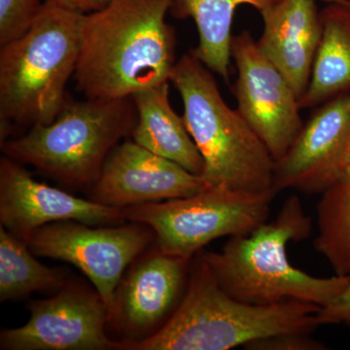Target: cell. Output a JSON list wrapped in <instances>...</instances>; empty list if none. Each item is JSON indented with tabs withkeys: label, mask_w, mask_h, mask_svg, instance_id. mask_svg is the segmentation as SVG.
Instances as JSON below:
<instances>
[{
	"label": "cell",
	"mask_w": 350,
	"mask_h": 350,
	"mask_svg": "<svg viewBox=\"0 0 350 350\" xmlns=\"http://www.w3.org/2000/svg\"><path fill=\"white\" fill-rule=\"evenodd\" d=\"M68 10L80 14H89L103 8L110 0H44Z\"/></svg>",
	"instance_id": "cb8c5ba5"
},
{
	"label": "cell",
	"mask_w": 350,
	"mask_h": 350,
	"mask_svg": "<svg viewBox=\"0 0 350 350\" xmlns=\"http://www.w3.org/2000/svg\"><path fill=\"white\" fill-rule=\"evenodd\" d=\"M280 0H174L170 14L176 19H192L199 42L191 51L200 62L229 81L232 22L237 9L250 5L259 14Z\"/></svg>",
	"instance_id": "ac0fdd59"
},
{
	"label": "cell",
	"mask_w": 350,
	"mask_h": 350,
	"mask_svg": "<svg viewBox=\"0 0 350 350\" xmlns=\"http://www.w3.org/2000/svg\"><path fill=\"white\" fill-rule=\"evenodd\" d=\"M155 241L153 230L140 223L94 228L61 221L36 230L25 243L34 255L68 262L79 269L105 301L111 319L126 268Z\"/></svg>",
	"instance_id": "ba28073f"
},
{
	"label": "cell",
	"mask_w": 350,
	"mask_h": 350,
	"mask_svg": "<svg viewBox=\"0 0 350 350\" xmlns=\"http://www.w3.org/2000/svg\"><path fill=\"white\" fill-rule=\"evenodd\" d=\"M192 261L185 293L167 322L148 337L123 340L121 349L229 350L280 334H312L320 326L319 306L244 303L220 287L200 252Z\"/></svg>",
	"instance_id": "7a4b0ae2"
},
{
	"label": "cell",
	"mask_w": 350,
	"mask_h": 350,
	"mask_svg": "<svg viewBox=\"0 0 350 350\" xmlns=\"http://www.w3.org/2000/svg\"><path fill=\"white\" fill-rule=\"evenodd\" d=\"M33 254L24 241L0 227V301L59 291L68 284L66 273L41 264Z\"/></svg>",
	"instance_id": "d6986e66"
},
{
	"label": "cell",
	"mask_w": 350,
	"mask_h": 350,
	"mask_svg": "<svg viewBox=\"0 0 350 350\" xmlns=\"http://www.w3.org/2000/svg\"><path fill=\"white\" fill-rule=\"evenodd\" d=\"M247 350H325L326 345L308 333H287L255 340L243 347Z\"/></svg>",
	"instance_id": "7402d4cb"
},
{
	"label": "cell",
	"mask_w": 350,
	"mask_h": 350,
	"mask_svg": "<svg viewBox=\"0 0 350 350\" xmlns=\"http://www.w3.org/2000/svg\"><path fill=\"white\" fill-rule=\"evenodd\" d=\"M213 73L190 52L176 62L170 78L183 103L186 128L204 160L202 176L209 186L275 192V161L238 109L226 103Z\"/></svg>",
	"instance_id": "5b68a950"
},
{
	"label": "cell",
	"mask_w": 350,
	"mask_h": 350,
	"mask_svg": "<svg viewBox=\"0 0 350 350\" xmlns=\"http://www.w3.org/2000/svg\"><path fill=\"white\" fill-rule=\"evenodd\" d=\"M137 121L131 98L68 100L52 123L7 139L1 150L66 185L92 187L109 154L131 135Z\"/></svg>",
	"instance_id": "8992f818"
},
{
	"label": "cell",
	"mask_w": 350,
	"mask_h": 350,
	"mask_svg": "<svg viewBox=\"0 0 350 350\" xmlns=\"http://www.w3.org/2000/svg\"><path fill=\"white\" fill-rule=\"evenodd\" d=\"M192 260L158 247L138 260L120 282L110 322L135 337L169 319L185 293Z\"/></svg>",
	"instance_id": "5bb4252c"
},
{
	"label": "cell",
	"mask_w": 350,
	"mask_h": 350,
	"mask_svg": "<svg viewBox=\"0 0 350 350\" xmlns=\"http://www.w3.org/2000/svg\"><path fill=\"white\" fill-rule=\"evenodd\" d=\"M347 1H349V3H350V0H347Z\"/></svg>",
	"instance_id": "d4e9b609"
},
{
	"label": "cell",
	"mask_w": 350,
	"mask_h": 350,
	"mask_svg": "<svg viewBox=\"0 0 350 350\" xmlns=\"http://www.w3.org/2000/svg\"><path fill=\"white\" fill-rule=\"evenodd\" d=\"M276 195L244 192L220 184L189 197L122 211L126 220L153 230L157 247L163 253L193 259L211 241L250 234L267 222Z\"/></svg>",
	"instance_id": "52a82bcc"
},
{
	"label": "cell",
	"mask_w": 350,
	"mask_h": 350,
	"mask_svg": "<svg viewBox=\"0 0 350 350\" xmlns=\"http://www.w3.org/2000/svg\"><path fill=\"white\" fill-rule=\"evenodd\" d=\"M317 317L320 326L344 325L350 328V275L345 289L330 303L320 306Z\"/></svg>",
	"instance_id": "603a6c76"
},
{
	"label": "cell",
	"mask_w": 350,
	"mask_h": 350,
	"mask_svg": "<svg viewBox=\"0 0 350 350\" xmlns=\"http://www.w3.org/2000/svg\"><path fill=\"white\" fill-rule=\"evenodd\" d=\"M170 84L163 82L131 96L137 111L131 139L192 174L202 175L204 160L183 117L170 105Z\"/></svg>",
	"instance_id": "2e32d148"
},
{
	"label": "cell",
	"mask_w": 350,
	"mask_h": 350,
	"mask_svg": "<svg viewBox=\"0 0 350 350\" xmlns=\"http://www.w3.org/2000/svg\"><path fill=\"white\" fill-rule=\"evenodd\" d=\"M317 215L319 234L315 250L336 275H350V182L347 179L320 194Z\"/></svg>",
	"instance_id": "ffe728a7"
},
{
	"label": "cell",
	"mask_w": 350,
	"mask_h": 350,
	"mask_svg": "<svg viewBox=\"0 0 350 350\" xmlns=\"http://www.w3.org/2000/svg\"><path fill=\"white\" fill-rule=\"evenodd\" d=\"M260 50L285 76L298 96L305 94L322 36L315 0H280L260 14Z\"/></svg>",
	"instance_id": "9a60e30c"
},
{
	"label": "cell",
	"mask_w": 350,
	"mask_h": 350,
	"mask_svg": "<svg viewBox=\"0 0 350 350\" xmlns=\"http://www.w3.org/2000/svg\"><path fill=\"white\" fill-rule=\"evenodd\" d=\"M174 0H110L84 14L75 75L85 98L118 100L170 82L176 36L167 24Z\"/></svg>",
	"instance_id": "6da1fadb"
},
{
	"label": "cell",
	"mask_w": 350,
	"mask_h": 350,
	"mask_svg": "<svg viewBox=\"0 0 350 350\" xmlns=\"http://www.w3.org/2000/svg\"><path fill=\"white\" fill-rule=\"evenodd\" d=\"M76 221L92 226H116L126 221L123 211L93 200L75 197L36 181L20 163L0 159V222L27 243L43 226Z\"/></svg>",
	"instance_id": "7c38bea8"
},
{
	"label": "cell",
	"mask_w": 350,
	"mask_h": 350,
	"mask_svg": "<svg viewBox=\"0 0 350 350\" xmlns=\"http://www.w3.org/2000/svg\"><path fill=\"white\" fill-rule=\"evenodd\" d=\"M83 16L44 1L29 29L1 45V144L14 125H47L66 107V85L79 62Z\"/></svg>",
	"instance_id": "277c9868"
},
{
	"label": "cell",
	"mask_w": 350,
	"mask_h": 350,
	"mask_svg": "<svg viewBox=\"0 0 350 350\" xmlns=\"http://www.w3.org/2000/svg\"><path fill=\"white\" fill-rule=\"evenodd\" d=\"M43 4L44 0H0V45L25 33Z\"/></svg>",
	"instance_id": "44dd1931"
},
{
	"label": "cell",
	"mask_w": 350,
	"mask_h": 350,
	"mask_svg": "<svg viewBox=\"0 0 350 350\" xmlns=\"http://www.w3.org/2000/svg\"><path fill=\"white\" fill-rule=\"evenodd\" d=\"M231 56L237 68V109L276 162L304 126L298 96L250 31L232 36Z\"/></svg>",
	"instance_id": "9c48e42d"
},
{
	"label": "cell",
	"mask_w": 350,
	"mask_h": 350,
	"mask_svg": "<svg viewBox=\"0 0 350 350\" xmlns=\"http://www.w3.org/2000/svg\"><path fill=\"white\" fill-rule=\"evenodd\" d=\"M312 221L298 196L283 202L273 221L250 234L232 237L219 252H202L216 282L237 300L269 306L296 301L323 306L336 298L349 276L317 278L289 261L288 244L310 238Z\"/></svg>",
	"instance_id": "3957f363"
},
{
	"label": "cell",
	"mask_w": 350,
	"mask_h": 350,
	"mask_svg": "<svg viewBox=\"0 0 350 350\" xmlns=\"http://www.w3.org/2000/svg\"><path fill=\"white\" fill-rule=\"evenodd\" d=\"M211 187L202 175L125 140L109 154L92 186V200L124 208L179 199Z\"/></svg>",
	"instance_id": "4fadbf2b"
},
{
	"label": "cell",
	"mask_w": 350,
	"mask_h": 350,
	"mask_svg": "<svg viewBox=\"0 0 350 350\" xmlns=\"http://www.w3.org/2000/svg\"><path fill=\"white\" fill-rule=\"evenodd\" d=\"M31 317L19 328L0 333L2 350L121 349L110 340V312L96 292L66 284L55 296L27 304Z\"/></svg>",
	"instance_id": "30bf717a"
},
{
	"label": "cell",
	"mask_w": 350,
	"mask_h": 350,
	"mask_svg": "<svg viewBox=\"0 0 350 350\" xmlns=\"http://www.w3.org/2000/svg\"><path fill=\"white\" fill-rule=\"evenodd\" d=\"M322 36L310 83L299 100L301 109L319 107L350 94V3L322 0Z\"/></svg>",
	"instance_id": "e0dca14e"
},
{
	"label": "cell",
	"mask_w": 350,
	"mask_h": 350,
	"mask_svg": "<svg viewBox=\"0 0 350 350\" xmlns=\"http://www.w3.org/2000/svg\"><path fill=\"white\" fill-rule=\"evenodd\" d=\"M350 161V94L320 105L286 153L276 161L275 192L322 194L342 180Z\"/></svg>",
	"instance_id": "8fae6325"
}]
</instances>
